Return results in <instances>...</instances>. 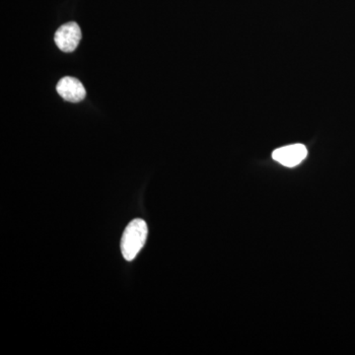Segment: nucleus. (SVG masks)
Segmentation results:
<instances>
[{
    "instance_id": "nucleus-1",
    "label": "nucleus",
    "mask_w": 355,
    "mask_h": 355,
    "mask_svg": "<svg viewBox=\"0 0 355 355\" xmlns=\"http://www.w3.org/2000/svg\"><path fill=\"white\" fill-rule=\"evenodd\" d=\"M148 227L142 219H135L130 222L123 232L121 241V251L123 258L132 261L146 245Z\"/></svg>"
},
{
    "instance_id": "nucleus-4",
    "label": "nucleus",
    "mask_w": 355,
    "mask_h": 355,
    "mask_svg": "<svg viewBox=\"0 0 355 355\" xmlns=\"http://www.w3.org/2000/svg\"><path fill=\"white\" fill-rule=\"evenodd\" d=\"M57 91L60 97L71 103L81 102L86 96L83 83L74 77L67 76L60 79L57 85Z\"/></svg>"
},
{
    "instance_id": "nucleus-2",
    "label": "nucleus",
    "mask_w": 355,
    "mask_h": 355,
    "mask_svg": "<svg viewBox=\"0 0 355 355\" xmlns=\"http://www.w3.org/2000/svg\"><path fill=\"white\" fill-rule=\"evenodd\" d=\"M81 30L76 22H69L60 26L55 32V42L58 48L64 53L76 51L81 40Z\"/></svg>"
},
{
    "instance_id": "nucleus-3",
    "label": "nucleus",
    "mask_w": 355,
    "mask_h": 355,
    "mask_svg": "<svg viewBox=\"0 0 355 355\" xmlns=\"http://www.w3.org/2000/svg\"><path fill=\"white\" fill-rule=\"evenodd\" d=\"M307 148L303 144H292L273 151L272 158L280 164L291 168L300 164L307 157Z\"/></svg>"
}]
</instances>
